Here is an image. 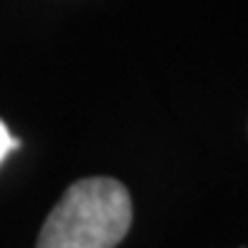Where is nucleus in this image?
Segmentation results:
<instances>
[{
  "mask_svg": "<svg viewBox=\"0 0 248 248\" xmlns=\"http://www.w3.org/2000/svg\"><path fill=\"white\" fill-rule=\"evenodd\" d=\"M132 225V198L111 177L74 183L48 213L36 248H114Z\"/></svg>",
  "mask_w": 248,
  "mask_h": 248,
  "instance_id": "f257e3e1",
  "label": "nucleus"
},
{
  "mask_svg": "<svg viewBox=\"0 0 248 248\" xmlns=\"http://www.w3.org/2000/svg\"><path fill=\"white\" fill-rule=\"evenodd\" d=\"M18 144H20V142L13 137V134H10V129L5 127V122L0 119V165H3V160L18 147Z\"/></svg>",
  "mask_w": 248,
  "mask_h": 248,
  "instance_id": "f03ea898",
  "label": "nucleus"
}]
</instances>
